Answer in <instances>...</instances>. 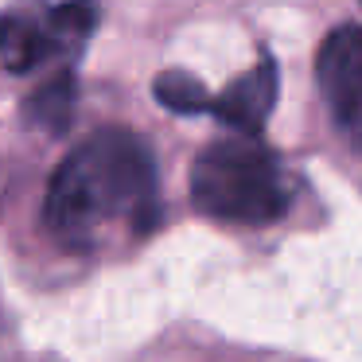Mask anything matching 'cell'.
<instances>
[{"label": "cell", "mask_w": 362, "mask_h": 362, "mask_svg": "<svg viewBox=\"0 0 362 362\" xmlns=\"http://www.w3.org/2000/svg\"><path fill=\"white\" fill-rule=\"evenodd\" d=\"M160 222V180L152 148L129 129L82 141L51 175L43 226L59 245L105 253L141 242Z\"/></svg>", "instance_id": "1"}, {"label": "cell", "mask_w": 362, "mask_h": 362, "mask_svg": "<svg viewBox=\"0 0 362 362\" xmlns=\"http://www.w3.org/2000/svg\"><path fill=\"white\" fill-rule=\"evenodd\" d=\"M191 206L214 222L265 226L288 214L292 180L265 144L242 133L199 152L191 164Z\"/></svg>", "instance_id": "2"}, {"label": "cell", "mask_w": 362, "mask_h": 362, "mask_svg": "<svg viewBox=\"0 0 362 362\" xmlns=\"http://www.w3.org/2000/svg\"><path fill=\"white\" fill-rule=\"evenodd\" d=\"M98 24L94 0H63L0 16V66L8 74H35L78 55Z\"/></svg>", "instance_id": "3"}, {"label": "cell", "mask_w": 362, "mask_h": 362, "mask_svg": "<svg viewBox=\"0 0 362 362\" xmlns=\"http://www.w3.org/2000/svg\"><path fill=\"white\" fill-rule=\"evenodd\" d=\"M315 82L335 129L362 148V28L346 24L323 40L315 55Z\"/></svg>", "instance_id": "4"}, {"label": "cell", "mask_w": 362, "mask_h": 362, "mask_svg": "<svg viewBox=\"0 0 362 362\" xmlns=\"http://www.w3.org/2000/svg\"><path fill=\"white\" fill-rule=\"evenodd\" d=\"M273 105H276V66L269 59L253 71H245L242 78H234L222 94L206 98V113H214L226 129L245 136H257L265 129Z\"/></svg>", "instance_id": "5"}, {"label": "cell", "mask_w": 362, "mask_h": 362, "mask_svg": "<svg viewBox=\"0 0 362 362\" xmlns=\"http://www.w3.org/2000/svg\"><path fill=\"white\" fill-rule=\"evenodd\" d=\"M74 110H78V86H74L71 74H59V78H51L47 86H40L32 98H28L24 113L32 125H40L43 133L59 136L71 129L74 121Z\"/></svg>", "instance_id": "6"}, {"label": "cell", "mask_w": 362, "mask_h": 362, "mask_svg": "<svg viewBox=\"0 0 362 362\" xmlns=\"http://www.w3.org/2000/svg\"><path fill=\"white\" fill-rule=\"evenodd\" d=\"M156 102L172 113H206V90L203 82H195L191 74H180V71H168L156 78Z\"/></svg>", "instance_id": "7"}]
</instances>
